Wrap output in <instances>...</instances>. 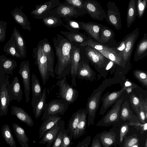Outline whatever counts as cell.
I'll list each match as a JSON object with an SVG mask.
<instances>
[{
  "instance_id": "obj_1",
  "label": "cell",
  "mask_w": 147,
  "mask_h": 147,
  "mask_svg": "<svg viewBox=\"0 0 147 147\" xmlns=\"http://www.w3.org/2000/svg\"><path fill=\"white\" fill-rule=\"evenodd\" d=\"M57 61L55 69L59 80L68 75L71 67V55L73 45L65 37L58 34L53 38Z\"/></svg>"
},
{
  "instance_id": "obj_2",
  "label": "cell",
  "mask_w": 147,
  "mask_h": 147,
  "mask_svg": "<svg viewBox=\"0 0 147 147\" xmlns=\"http://www.w3.org/2000/svg\"><path fill=\"white\" fill-rule=\"evenodd\" d=\"M32 55L43 84L45 85L50 76L52 78L55 77L54 70L55 60L49 58L44 53L39 42L33 49Z\"/></svg>"
},
{
  "instance_id": "obj_3",
  "label": "cell",
  "mask_w": 147,
  "mask_h": 147,
  "mask_svg": "<svg viewBox=\"0 0 147 147\" xmlns=\"http://www.w3.org/2000/svg\"><path fill=\"white\" fill-rule=\"evenodd\" d=\"M114 81L112 78L107 79L94 90L87 99L86 109L88 112L87 126L94 124L96 112L99 107L103 92L106 88L113 84Z\"/></svg>"
},
{
  "instance_id": "obj_4",
  "label": "cell",
  "mask_w": 147,
  "mask_h": 147,
  "mask_svg": "<svg viewBox=\"0 0 147 147\" xmlns=\"http://www.w3.org/2000/svg\"><path fill=\"white\" fill-rule=\"evenodd\" d=\"M81 47L89 46L96 50L105 57L109 60L113 61L115 64L123 67H125V63L123 59L121 54L116 48H111L91 39L81 43Z\"/></svg>"
},
{
  "instance_id": "obj_5",
  "label": "cell",
  "mask_w": 147,
  "mask_h": 147,
  "mask_svg": "<svg viewBox=\"0 0 147 147\" xmlns=\"http://www.w3.org/2000/svg\"><path fill=\"white\" fill-rule=\"evenodd\" d=\"M56 84L59 87L57 98H60L68 105L73 103L76 100L79 96L78 92L67 82L66 77L59 80Z\"/></svg>"
},
{
  "instance_id": "obj_6",
  "label": "cell",
  "mask_w": 147,
  "mask_h": 147,
  "mask_svg": "<svg viewBox=\"0 0 147 147\" xmlns=\"http://www.w3.org/2000/svg\"><path fill=\"white\" fill-rule=\"evenodd\" d=\"M84 13H87L72 6L61 3L51 11L49 15L57 16L61 18L68 19L78 18Z\"/></svg>"
},
{
  "instance_id": "obj_7",
  "label": "cell",
  "mask_w": 147,
  "mask_h": 147,
  "mask_svg": "<svg viewBox=\"0 0 147 147\" xmlns=\"http://www.w3.org/2000/svg\"><path fill=\"white\" fill-rule=\"evenodd\" d=\"M123 100V97H120L114 103L111 108L98 122L96 125L98 126H108L119 122Z\"/></svg>"
},
{
  "instance_id": "obj_8",
  "label": "cell",
  "mask_w": 147,
  "mask_h": 147,
  "mask_svg": "<svg viewBox=\"0 0 147 147\" xmlns=\"http://www.w3.org/2000/svg\"><path fill=\"white\" fill-rule=\"evenodd\" d=\"M68 105L61 99L53 100L46 103L42 119L44 121L49 117L57 115H63L67 110Z\"/></svg>"
},
{
  "instance_id": "obj_9",
  "label": "cell",
  "mask_w": 147,
  "mask_h": 147,
  "mask_svg": "<svg viewBox=\"0 0 147 147\" xmlns=\"http://www.w3.org/2000/svg\"><path fill=\"white\" fill-rule=\"evenodd\" d=\"M84 5L87 13L92 19L101 21L105 20H107L106 13L97 1L93 0H84Z\"/></svg>"
},
{
  "instance_id": "obj_10",
  "label": "cell",
  "mask_w": 147,
  "mask_h": 147,
  "mask_svg": "<svg viewBox=\"0 0 147 147\" xmlns=\"http://www.w3.org/2000/svg\"><path fill=\"white\" fill-rule=\"evenodd\" d=\"M61 3L59 0H51L42 4L36 5L30 13L36 19H42L49 15L51 11Z\"/></svg>"
},
{
  "instance_id": "obj_11",
  "label": "cell",
  "mask_w": 147,
  "mask_h": 147,
  "mask_svg": "<svg viewBox=\"0 0 147 147\" xmlns=\"http://www.w3.org/2000/svg\"><path fill=\"white\" fill-rule=\"evenodd\" d=\"M18 73L22 80L26 102L28 103L30 99V68L28 60H24L21 62L20 65Z\"/></svg>"
},
{
  "instance_id": "obj_12",
  "label": "cell",
  "mask_w": 147,
  "mask_h": 147,
  "mask_svg": "<svg viewBox=\"0 0 147 147\" xmlns=\"http://www.w3.org/2000/svg\"><path fill=\"white\" fill-rule=\"evenodd\" d=\"M106 21L117 30L122 27L121 14L118 7L114 2L109 1L107 4Z\"/></svg>"
},
{
  "instance_id": "obj_13",
  "label": "cell",
  "mask_w": 147,
  "mask_h": 147,
  "mask_svg": "<svg viewBox=\"0 0 147 147\" xmlns=\"http://www.w3.org/2000/svg\"><path fill=\"white\" fill-rule=\"evenodd\" d=\"M8 75L5 76L4 82L0 84V115H6L7 114L9 104V96L8 91V86L10 83Z\"/></svg>"
},
{
  "instance_id": "obj_14",
  "label": "cell",
  "mask_w": 147,
  "mask_h": 147,
  "mask_svg": "<svg viewBox=\"0 0 147 147\" xmlns=\"http://www.w3.org/2000/svg\"><path fill=\"white\" fill-rule=\"evenodd\" d=\"M139 33V28H137L123 38L125 41V47L122 53V56L125 64L131 57Z\"/></svg>"
},
{
  "instance_id": "obj_15",
  "label": "cell",
  "mask_w": 147,
  "mask_h": 147,
  "mask_svg": "<svg viewBox=\"0 0 147 147\" xmlns=\"http://www.w3.org/2000/svg\"><path fill=\"white\" fill-rule=\"evenodd\" d=\"M65 122L61 120L56 124L51 129L48 130L42 138L39 144H43L47 143V147H50L53 144L58 134L64 127Z\"/></svg>"
},
{
  "instance_id": "obj_16",
  "label": "cell",
  "mask_w": 147,
  "mask_h": 147,
  "mask_svg": "<svg viewBox=\"0 0 147 147\" xmlns=\"http://www.w3.org/2000/svg\"><path fill=\"white\" fill-rule=\"evenodd\" d=\"M17 66V62L7 58L4 55L0 56V84L3 83L5 74L13 75V71Z\"/></svg>"
},
{
  "instance_id": "obj_17",
  "label": "cell",
  "mask_w": 147,
  "mask_h": 147,
  "mask_svg": "<svg viewBox=\"0 0 147 147\" xmlns=\"http://www.w3.org/2000/svg\"><path fill=\"white\" fill-rule=\"evenodd\" d=\"M125 91L123 87L120 90L105 94L102 100V104L99 114L104 115L109 108L120 98L123 92Z\"/></svg>"
},
{
  "instance_id": "obj_18",
  "label": "cell",
  "mask_w": 147,
  "mask_h": 147,
  "mask_svg": "<svg viewBox=\"0 0 147 147\" xmlns=\"http://www.w3.org/2000/svg\"><path fill=\"white\" fill-rule=\"evenodd\" d=\"M81 59L80 49L73 45L71 55V67L70 74L71 79V86H76V77Z\"/></svg>"
},
{
  "instance_id": "obj_19",
  "label": "cell",
  "mask_w": 147,
  "mask_h": 147,
  "mask_svg": "<svg viewBox=\"0 0 147 147\" xmlns=\"http://www.w3.org/2000/svg\"><path fill=\"white\" fill-rule=\"evenodd\" d=\"M86 55L90 61L95 65L101 68L106 64L107 59L93 47L87 46L85 49Z\"/></svg>"
},
{
  "instance_id": "obj_20",
  "label": "cell",
  "mask_w": 147,
  "mask_h": 147,
  "mask_svg": "<svg viewBox=\"0 0 147 147\" xmlns=\"http://www.w3.org/2000/svg\"><path fill=\"white\" fill-rule=\"evenodd\" d=\"M7 89L10 102L13 100H17L18 102L22 100L23 91L17 76L13 78L11 84L9 83Z\"/></svg>"
},
{
  "instance_id": "obj_21",
  "label": "cell",
  "mask_w": 147,
  "mask_h": 147,
  "mask_svg": "<svg viewBox=\"0 0 147 147\" xmlns=\"http://www.w3.org/2000/svg\"><path fill=\"white\" fill-rule=\"evenodd\" d=\"M94 73L88 63L81 58L76 75L78 79L92 81L95 76Z\"/></svg>"
},
{
  "instance_id": "obj_22",
  "label": "cell",
  "mask_w": 147,
  "mask_h": 147,
  "mask_svg": "<svg viewBox=\"0 0 147 147\" xmlns=\"http://www.w3.org/2000/svg\"><path fill=\"white\" fill-rule=\"evenodd\" d=\"M79 23L82 29L88 33L97 42H100V33L102 27H101L102 25L90 22H80Z\"/></svg>"
},
{
  "instance_id": "obj_23",
  "label": "cell",
  "mask_w": 147,
  "mask_h": 147,
  "mask_svg": "<svg viewBox=\"0 0 147 147\" xmlns=\"http://www.w3.org/2000/svg\"><path fill=\"white\" fill-rule=\"evenodd\" d=\"M15 21L21 25L24 29L30 31L32 29L30 23L27 16L20 9L15 8L11 12Z\"/></svg>"
},
{
  "instance_id": "obj_24",
  "label": "cell",
  "mask_w": 147,
  "mask_h": 147,
  "mask_svg": "<svg viewBox=\"0 0 147 147\" xmlns=\"http://www.w3.org/2000/svg\"><path fill=\"white\" fill-rule=\"evenodd\" d=\"M31 81L32 92L31 104L34 108L41 97L42 90L39 81L34 73L32 74Z\"/></svg>"
},
{
  "instance_id": "obj_25",
  "label": "cell",
  "mask_w": 147,
  "mask_h": 147,
  "mask_svg": "<svg viewBox=\"0 0 147 147\" xmlns=\"http://www.w3.org/2000/svg\"><path fill=\"white\" fill-rule=\"evenodd\" d=\"M11 114L16 116L22 122L30 127H32L34 121L31 116L22 108L15 106H11Z\"/></svg>"
},
{
  "instance_id": "obj_26",
  "label": "cell",
  "mask_w": 147,
  "mask_h": 147,
  "mask_svg": "<svg viewBox=\"0 0 147 147\" xmlns=\"http://www.w3.org/2000/svg\"><path fill=\"white\" fill-rule=\"evenodd\" d=\"M62 118L61 117L57 115L50 116L44 121L39 128V138H42L48 130L61 120Z\"/></svg>"
},
{
  "instance_id": "obj_27",
  "label": "cell",
  "mask_w": 147,
  "mask_h": 147,
  "mask_svg": "<svg viewBox=\"0 0 147 147\" xmlns=\"http://www.w3.org/2000/svg\"><path fill=\"white\" fill-rule=\"evenodd\" d=\"M87 114L88 112L86 109L82 110L80 121L73 134V138L74 139L78 138L86 133Z\"/></svg>"
},
{
  "instance_id": "obj_28",
  "label": "cell",
  "mask_w": 147,
  "mask_h": 147,
  "mask_svg": "<svg viewBox=\"0 0 147 147\" xmlns=\"http://www.w3.org/2000/svg\"><path fill=\"white\" fill-rule=\"evenodd\" d=\"M147 55V34H144L142 38L137 44L134 54V59L136 61L141 59Z\"/></svg>"
},
{
  "instance_id": "obj_29",
  "label": "cell",
  "mask_w": 147,
  "mask_h": 147,
  "mask_svg": "<svg viewBox=\"0 0 147 147\" xmlns=\"http://www.w3.org/2000/svg\"><path fill=\"white\" fill-rule=\"evenodd\" d=\"M12 126L18 140L22 147H29L28 144L29 140L24 129L16 123H13Z\"/></svg>"
},
{
  "instance_id": "obj_30",
  "label": "cell",
  "mask_w": 147,
  "mask_h": 147,
  "mask_svg": "<svg viewBox=\"0 0 147 147\" xmlns=\"http://www.w3.org/2000/svg\"><path fill=\"white\" fill-rule=\"evenodd\" d=\"M3 51L6 53L7 55L9 54L13 57L22 58L17 46L13 33L10 38L5 45Z\"/></svg>"
},
{
  "instance_id": "obj_31",
  "label": "cell",
  "mask_w": 147,
  "mask_h": 147,
  "mask_svg": "<svg viewBox=\"0 0 147 147\" xmlns=\"http://www.w3.org/2000/svg\"><path fill=\"white\" fill-rule=\"evenodd\" d=\"M137 117L133 113L131 110L129 104L127 101H125L121 107L120 119L123 121L129 120L130 122H136Z\"/></svg>"
},
{
  "instance_id": "obj_32",
  "label": "cell",
  "mask_w": 147,
  "mask_h": 147,
  "mask_svg": "<svg viewBox=\"0 0 147 147\" xmlns=\"http://www.w3.org/2000/svg\"><path fill=\"white\" fill-rule=\"evenodd\" d=\"M12 33L22 59L25 58L26 54V43L23 36L15 27L13 29Z\"/></svg>"
},
{
  "instance_id": "obj_33",
  "label": "cell",
  "mask_w": 147,
  "mask_h": 147,
  "mask_svg": "<svg viewBox=\"0 0 147 147\" xmlns=\"http://www.w3.org/2000/svg\"><path fill=\"white\" fill-rule=\"evenodd\" d=\"M137 1L130 0L128 3L127 13L126 21L128 28H129L135 21L137 16Z\"/></svg>"
},
{
  "instance_id": "obj_34",
  "label": "cell",
  "mask_w": 147,
  "mask_h": 147,
  "mask_svg": "<svg viewBox=\"0 0 147 147\" xmlns=\"http://www.w3.org/2000/svg\"><path fill=\"white\" fill-rule=\"evenodd\" d=\"M60 33L63 35L71 43L74 42L80 44L88 40L86 38V36L84 34L80 32H71L61 31Z\"/></svg>"
},
{
  "instance_id": "obj_35",
  "label": "cell",
  "mask_w": 147,
  "mask_h": 147,
  "mask_svg": "<svg viewBox=\"0 0 147 147\" xmlns=\"http://www.w3.org/2000/svg\"><path fill=\"white\" fill-rule=\"evenodd\" d=\"M116 135L113 131L103 132L100 134V139L103 147H111L114 145L116 140Z\"/></svg>"
},
{
  "instance_id": "obj_36",
  "label": "cell",
  "mask_w": 147,
  "mask_h": 147,
  "mask_svg": "<svg viewBox=\"0 0 147 147\" xmlns=\"http://www.w3.org/2000/svg\"><path fill=\"white\" fill-rule=\"evenodd\" d=\"M82 110L80 109L71 115L68 121L67 130L69 136L73 138V134L79 122L81 117Z\"/></svg>"
},
{
  "instance_id": "obj_37",
  "label": "cell",
  "mask_w": 147,
  "mask_h": 147,
  "mask_svg": "<svg viewBox=\"0 0 147 147\" xmlns=\"http://www.w3.org/2000/svg\"><path fill=\"white\" fill-rule=\"evenodd\" d=\"M46 88H44L42 91L41 97L37 103L35 107L33 108V113L35 118L38 119L44 111L46 104Z\"/></svg>"
},
{
  "instance_id": "obj_38",
  "label": "cell",
  "mask_w": 147,
  "mask_h": 147,
  "mask_svg": "<svg viewBox=\"0 0 147 147\" xmlns=\"http://www.w3.org/2000/svg\"><path fill=\"white\" fill-rule=\"evenodd\" d=\"M1 134L6 143L10 147H16V142L12 134L9 125H3L1 128Z\"/></svg>"
},
{
  "instance_id": "obj_39",
  "label": "cell",
  "mask_w": 147,
  "mask_h": 147,
  "mask_svg": "<svg viewBox=\"0 0 147 147\" xmlns=\"http://www.w3.org/2000/svg\"><path fill=\"white\" fill-rule=\"evenodd\" d=\"M44 25L49 28H55L63 25V22L61 18L54 16L48 15L42 19Z\"/></svg>"
},
{
  "instance_id": "obj_40",
  "label": "cell",
  "mask_w": 147,
  "mask_h": 147,
  "mask_svg": "<svg viewBox=\"0 0 147 147\" xmlns=\"http://www.w3.org/2000/svg\"><path fill=\"white\" fill-rule=\"evenodd\" d=\"M44 53L49 58L55 60L53 49L47 39L44 38L39 42Z\"/></svg>"
},
{
  "instance_id": "obj_41",
  "label": "cell",
  "mask_w": 147,
  "mask_h": 147,
  "mask_svg": "<svg viewBox=\"0 0 147 147\" xmlns=\"http://www.w3.org/2000/svg\"><path fill=\"white\" fill-rule=\"evenodd\" d=\"M64 19L66 24L63 23V25L69 32H79V30L82 29L79 22L71 19Z\"/></svg>"
},
{
  "instance_id": "obj_42",
  "label": "cell",
  "mask_w": 147,
  "mask_h": 147,
  "mask_svg": "<svg viewBox=\"0 0 147 147\" xmlns=\"http://www.w3.org/2000/svg\"><path fill=\"white\" fill-rule=\"evenodd\" d=\"M100 43L102 44L108 42L111 38L113 35V31L107 27L103 26L101 30Z\"/></svg>"
},
{
  "instance_id": "obj_43",
  "label": "cell",
  "mask_w": 147,
  "mask_h": 147,
  "mask_svg": "<svg viewBox=\"0 0 147 147\" xmlns=\"http://www.w3.org/2000/svg\"><path fill=\"white\" fill-rule=\"evenodd\" d=\"M147 0H138L136 2L137 16L141 18L143 16L146 7Z\"/></svg>"
},
{
  "instance_id": "obj_44",
  "label": "cell",
  "mask_w": 147,
  "mask_h": 147,
  "mask_svg": "<svg viewBox=\"0 0 147 147\" xmlns=\"http://www.w3.org/2000/svg\"><path fill=\"white\" fill-rule=\"evenodd\" d=\"M63 3L83 10L87 13L84 7V0H65Z\"/></svg>"
},
{
  "instance_id": "obj_45",
  "label": "cell",
  "mask_w": 147,
  "mask_h": 147,
  "mask_svg": "<svg viewBox=\"0 0 147 147\" xmlns=\"http://www.w3.org/2000/svg\"><path fill=\"white\" fill-rule=\"evenodd\" d=\"M130 101L132 109L137 114L141 103V99L134 94H132L130 96Z\"/></svg>"
},
{
  "instance_id": "obj_46",
  "label": "cell",
  "mask_w": 147,
  "mask_h": 147,
  "mask_svg": "<svg viewBox=\"0 0 147 147\" xmlns=\"http://www.w3.org/2000/svg\"><path fill=\"white\" fill-rule=\"evenodd\" d=\"M134 74L142 84L147 86V74L146 72L140 70H136L134 71Z\"/></svg>"
},
{
  "instance_id": "obj_47",
  "label": "cell",
  "mask_w": 147,
  "mask_h": 147,
  "mask_svg": "<svg viewBox=\"0 0 147 147\" xmlns=\"http://www.w3.org/2000/svg\"><path fill=\"white\" fill-rule=\"evenodd\" d=\"M140 99L141 100V103L139 107V110L137 115L141 123H147V113L145 112L142 106V98L141 96H140Z\"/></svg>"
},
{
  "instance_id": "obj_48",
  "label": "cell",
  "mask_w": 147,
  "mask_h": 147,
  "mask_svg": "<svg viewBox=\"0 0 147 147\" xmlns=\"http://www.w3.org/2000/svg\"><path fill=\"white\" fill-rule=\"evenodd\" d=\"M69 133L67 129L64 132L62 138L61 147H70L73 144L71 141L72 138L69 135Z\"/></svg>"
},
{
  "instance_id": "obj_49",
  "label": "cell",
  "mask_w": 147,
  "mask_h": 147,
  "mask_svg": "<svg viewBox=\"0 0 147 147\" xmlns=\"http://www.w3.org/2000/svg\"><path fill=\"white\" fill-rule=\"evenodd\" d=\"M7 23L3 20L0 21V42L4 41L6 37Z\"/></svg>"
},
{
  "instance_id": "obj_50",
  "label": "cell",
  "mask_w": 147,
  "mask_h": 147,
  "mask_svg": "<svg viewBox=\"0 0 147 147\" xmlns=\"http://www.w3.org/2000/svg\"><path fill=\"white\" fill-rule=\"evenodd\" d=\"M138 141L139 140L137 137L131 136L125 140L123 147H131L138 144Z\"/></svg>"
},
{
  "instance_id": "obj_51",
  "label": "cell",
  "mask_w": 147,
  "mask_h": 147,
  "mask_svg": "<svg viewBox=\"0 0 147 147\" xmlns=\"http://www.w3.org/2000/svg\"><path fill=\"white\" fill-rule=\"evenodd\" d=\"M128 124L129 125L134 126L138 130H140L141 134L147 131V123H141L138 121L135 123L130 122Z\"/></svg>"
},
{
  "instance_id": "obj_52",
  "label": "cell",
  "mask_w": 147,
  "mask_h": 147,
  "mask_svg": "<svg viewBox=\"0 0 147 147\" xmlns=\"http://www.w3.org/2000/svg\"><path fill=\"white\" fill-rule=\"evenodd\" d=\"M65 130L64 127L61 130L53 143L52 147H61L63 135Z\"/></svg>"
},
{
  "instance_id": "obj_53",
  "label": "cell",
  "mask_w": 147,
  "mask_h": 147,
  "mask_svg": "<svg viewBox=\"0 0 147 147\" xmlns=\"http://www.w3.org/2000/svg\"><path fill=\"white\" fill-rule=\"evenodd\" d=\"M129 125L128 123H126L123 125L121 127L119 134V140L120 142H122L124 137L128 131Z\"/></svg>"
},
{
  "instance_id": "obj_54",
  "label": "cell",
  "mask_w": 147,
  "mask_h": 147,
  "mask_svg": "<svg viewBox=\"0 0 147 147\" xmlns=\"http://www.w3.org/2000/svg\"><path fill=\"white\" fill-rule=\"evenodd\" d=\"M91 141L90 136H88L82 141L80 142L76 147H88Z\"/></svg>"
},
{
  "instance_id": "obj_55",
  "label": "cell",
  "mask_w": 147,
  "mask_h": 147,
  "mask_svg": "<svg viewBox=\"0 0 147 147\" xmlns=\"http://www.w3.org/2000/svg\"><path fill=\"white\" fill-rule=\"evenodd\" d=\"M100 134H98L94 138L91 147H102L100 142Z\"/></svg>"
},
{
  "instance_id": "obj_56",
  "label": "cell",
  "mask_w": 147,
  "mask_h": 147,
  "mask_svg": "<svg viewBox=\"0 0 147 147\" xmlns=\"http://www.w3.org/2000/svg\"><path fill=\"white\" fill-rule=\"evenodd\" d=\"M136 86L135 84H133L131 82L127 80L125 82L123 87L125 90V88L130 87H133L134 88H135L136 87Z\"/></svg>"
},
{
  "instance_id": "obj_57",
  "label": "cell",
  "mask_w": 147,
  "mask_h": 147,
  "mask_svg": "<svg viewBox=\"0 0 147 147\" xmlns=\"http://www.w3.org/2000/svg\"><path fill=\"white\" fill-rule=\"evenodd\" d=\"M114 64L115 63L113 61L109 60L107 63L106 65L105 69L106 70H109L113 67Z\"/></svg>"
},
{
  "instance_id": "obj_58",
  "label": "cell",
  "mask_w": 147,
  "mask_h": 147,
  "mask_svg": "<svg viewBox=\"0 0 147 147\" xmlns=\"http://www.w3.org/2000/svg\"><path fill=\"white\" fill-rule=\"evenodd\" d=\"M134 88L131 87L127 88L125 89V91H126L127 93L129 94L132 92Z\"/></svg>"
},
{
  "instance_id": "obj_59",
  "label": "cell",
  "mask_w": 147,
  "mask_h": 147,
  "mask_svg": "<svg viewBox=\"0 0 147 147\" xmlns=\"http://www.w3.org/2000/svg\"><path fill=\"white\" fill-rule=\"evenodd\" d=\"M144 147H147V138L146 139L145 142Z\"/></svg>"
},
{
  "instance_id": "obj_60",
  "label": "cell",
  "mask_w": 147,
  "mask_h": 147,
  "mask_svg": "<svg viewBox=\"0 0 147 147\" xmlns=\"http://www.w3.org/2000/svg\"><path fill=\"white\" fill-rule=\"evenodd\" d=\"M131 147H139V144L138 143Z\"/></svg>"
}]
</instances>
